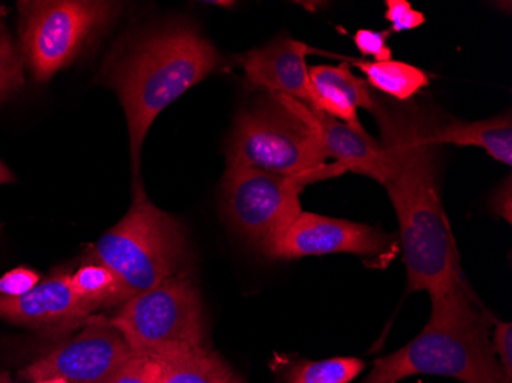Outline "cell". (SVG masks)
<instances>
[{"label":"cell","instance_id":"12","mask_svg":"<svg viewBox=\"0 0 512 383\" xmlns=\"http://www.w3.org/2000/svg\"><path fill=\"white\" fill-rule=\"evenodd\" d=\"M318 53L306 43L278 37L269 45L250 51L243 62L247 82L289 99L313 106L312 85L306 57Z\"/></svg>","mask_w":512,"mask_h":383},{"label":"cell","instance_id":"1","mask_svg":"<svg viewBox=\"0 0 512 383\" xmlns=\"http://www.w3.org/2000/svg\"><path fill=\"white\" fill-rule=\"evenodd\" d=\"M388 158L387 187L399 221L407 292L431 299L428 330L493 321L460 269L459 252L439 190L437 118L411 103L376 97L371 111Z\"/></svg>","mask_w":512,"mask_h":383},{"label":"cell","instance_id":"10","mask_svg":"<svg viewBox=\"0 0 512 383\" xmlns=\"http://www.w3.org/2000/svg\"><path fill=\"white\" fill-rule=\"evenodd\" d=\"M396 247L398 244L394 236L382 232L378 227L302 212L269 247L266 255L272 258L296 259L330 253H352L370 258H385Z\"/></svg>","mask_w":512,"mask_h":383},{"label":"cell","instance_id":"24","mask_svg":"<svg viewBox=\"0 0 512 383\" xmlns=\"http://www.w3.org/2000/svg\"><path fill=\"white\" fill-rule=\"evenodd\" d=\"M390 34V31L359 30L353 40L359 53L373 57V62H387L391 60Z\"/></svg>","mask_w":512,"mask_h":383},{"label":"cell","instance_id":"14","mask_svg":"<svg viewBox=\"0 0 512 383\" xmlns=\"http://www.w3.org/2000/svg\"><path fill=\"white\" fill-rule=\"evenodd\" d=\"M313 92V109L339 122L362 128L358 109L373 111L376 95L365 80L352 73L348 65L313 66L309 69Z\"/></svg>","mask_w":512,"mask_h":383},{"label":"cell","instance_id":"9","mask_svg":"<svg viewBox=\"0 0 512 383\" xmlns=\"http://www.w3.org/2000/svg\"><path fill=\"white\" fill-rule=\"evenodd\" d=\"M135 356L111 319L91 315L76 338L40 357L20 379H63L66 383H106Z\"/></svg>","mask_w":512,"mask_h":383},{"label":"cell","instance_id":"7","mask_svg":"<svg viewBox=\"0 0 512 383\" xmlns=\"http://www.w3.org/2000/svg\"><path fill=\"white\" fill-rule=\"evenodd\" d=\"M119 10V4L92 0L20 4L23 54L34 77L46 82L66 68Z\"/></svg>","mask_w":512,"mask_h":383},{"label":"cell","instance_id":"15","mask_svg":"<svg viewBox=\"0 0 512 383\" xmlns=\"http://www.w3.org/2000/svg\"><path fill=\"white\" fill-rule=\"evenodd\" d=\"M437 145L479 146L499 163L512 164V118L499 115L482 122H437L434 128Z\"/></svg>","mask_w":512,"mask_h":383},{"label":"cell","instance_id":"3","mask_svg":"<svg viewBox=\"0 0 512 383\" xmlns=\"http://www.w3.org/2000/svg\"><path fill=\"white\" fill-rule=\"evenodd\" d=\"M227 164L318 180L347 172L339 164H327L318 135L299 112L298 100L273 94L246 106L235 118Z\"/></svg>","mask_w":512,"mask_h":383},{"label":"cell","instance_id":"2","mask_svg":"<svg viewBox=\"0 0 512 383\" xmlns=\"http://www.w3.org/2000/svg\"><path fill=\"white\" fill-rule=\"evenodd\" d=\"M220 56L209 40L189 25H171L138 40L109 66L108 82L119 94L128 120L134 175L143 141L155 118L184 92L214 73Z\"/></svg>","mask_w":512,"mask_h":383},{"label":"cell","instance_id":"17","mask_svg":"<svg viewBox=\"0 0 512 383\" xmlns=\"http://www.w3.org/2000/svg\"><path fill=\"white\" fill-rule=\"evenodd\" d=\"M353 65L365 76V82L370 88L396 100L399 103L408 102L411 97L430 85V79L422 69L410 63L387 60V62H368V60H353Z\"/></svg>","mask_w":512,"mask_h":383},{"label":"cell","instance_id":"6","mask_svg":"<svg viewBox=\"0 0 512 383\" xmlns=\"http://www.w3.org/2000/svg\"><path fill=\"white\" fill-rule=\"evenodd\" d=\"M490 325L482 321L444 330L424 328L410 344L378 359L362 383H398L417 374L463 383H512L497 361Z\"/></svg>","mask_w":512,"mask_h":383},{"label":"cell","instance_id":"20","mask_svg":"<svg viewBox=\"0 0 512 383\" xmlns=\"http://www.w3.org/2000/svg\"><path fill=\"white\" fill-rule=\"evenodd\" d=\"M23 85L22 59L10 36L0 31V103L7 102Z\"/></svg>","mask_w":512,"mask_h":383},{"label":"cell","instance_id":"21","mask_svg":"<svg viewBox=\"0 0 512 383\" xmlns=\"http://www.w3.org/2000/svg\"><path fill=\"white\" fill-rule=\"evenodd\" d=\"M161 368L155 359L135 354L106 383H160Z\"/></svg>","mask_w":512,"mask_h":383},{"label":"cell","instance_id":"11","mask_svg":"<svg viewBox=\"0 0 512 383\" xmlns=\"http://www.w3.org/2000/svg\"><path fill=\"white\" fill-rule=\"evenodd\" d=\"M92 311L74 292L69 273H57L19 298L0 296V319L48 334L71 333L86 324Z\"/></svg>","mask_w":512,"mask_h":383},{"label":"cell","instance_id":"23","mask_svg":"<svg viewBox=\"0 0 512 383\" xmlns=\"http://www.w3.org/2000/svg\"><path fill=\"white\" fill-rule=\"evenodd\" d=\"M39 282V273L27 267H17L0 278V296L19 298L31 292Z\"/></svg>","mask_w":512,"mask_h":383},{"label":"cell","instance_id":"28","mask_svg":"<svg viewBox=\"0 0 512 383\" xmlns=\"http://www.w3.org/2000/svg\"><path fill=\"white\" fill-rule=\"evenodd\" d=\"M31 383H66L63 379H50V380H39V382Z\"/></svg>","mask_w":512,"mask_h":383},{"label":"cell","instance_id":"8","mask_svg":"<svg viewBox=\"0 0 512 383\" xmlns=\"http://www.w3.org/2000/svg\"><path fill=\"white\" fill-rule=\"evenodd\" d=\"M312 175L272 174L227 164L223 180L224 212L240 235L266 253L287 227L301 215L299 195Z\"/></svg>","mask_w":512,"mask_h":383},{"label":"cell","instance_id":"27","mask_svg":"<svg viewBox=\"0 0 512 383\" xmlns=\"http://www.w3.org/2000/svg\"><path fill=\"white\" fill-rule=\"evenodd\" d=\"M13 181V172L5 166L4 161L0 160V186H2V184L13 183Z\"/></svg>","mask_w":512,"mask_h":383},{"label":"cell","instance_id":"22","mask_svg":"<svg viewBox=\"0 0 512 383\" xmlns=\"http://www.w3.org/2000/svg\"><path fill=\"white\" fill-rule=\"evenodd\" d=\"M385 19L390 22V33H402L421 27L427 17L421 11L414 10L407 0H388Z\"/></svg>","mask_w":512,"mask_h":383},{"label":"cell","instance_id":"25","mask_svg":"<svg viewBox=\"0 0 512 383\" xmlns=\"http://www.w3.org/2000/svg\"><path fill=\"white\" fill-rule=\"evenodd\" d=\"M494 353L503 373L512 382V325L511 322H497L493 331Z\"/></svg>","mask_w":512,"mask_h":383},{"label":"cell","instance_id":"4","mask_svg":"<svg viewBox=\"0 0 512 383\" xmlns=\"http://www.w3.org/2000/svg\"><path fill=\"white\" fill-rule=\"evenodd\" d=\"M186 252L181 224L155 207L140 184L125 217L91 249L96 264L119 279L122 304L183 273Z\"/></svg>","mask_w":512,"mask_h":383},{"label":"cell","instance_id":"19","mask_svg":"<svg viewBox=\"0 0 512 383\" xmlns=\"http://www.w3.org/2000/svg\"><path fill=\"white\" fill-rule=\"evenodd\" d=\"M364 368L365 362L356 357L302 362L293 368L289 383H350Z\"/></svg>","mask_w":512,"mask_h":383},{"label":"cell","instance_id":"26","mask_svg":"<svg viewBox=\"0 0 512 383\" xmlns=\"http://www.w3.org/2000/svg\"><path fill=\"white\" fill-rule=\"evenodd\" d=\"M512 187L511 177L506 178V183L502 184L491 200V209L500 218L506 220V223H512Z\"/></svg>","mask_w":512,"mask_h":383},{"label":"cell","instance_id":"13","mask_svg":"<svg viewBox=\"0 0 512 383\" xmlns=\"http://www.w3.org/2000/svg\"><path fill=\"white\" fill-rule=\"evenodd\" d=\"M298 109L318 135L325 157L333 158L345 171L356 172L384 184L388 175V158L381 141L368 135L364 128L339 122L304 103L298 102Z\"/></svg>","mask_w":512,"mask_h":383},{"label":"cell","instance_id":"18","mask_svg":"<svg viewBox=\"0 0 512 383\" xmlns=\"http://www.w3.org/2000/svg\"><path fill=\"white\" fill-rule=\"evenodd\" d=\"M69 282L77 296L94 310L103 305L122 304L119 279L102 264H86L69 273Z\"/></svg>","mask_w":512,"mask_h":383},{"label":"cell","instance_id":"16","mask_svg":"<svg viewBox=\"0 0 512 383\" xmlns=\"http://www.w3.org/2000/svg\"><path fill=\"white\" fill-rule=\"evenodd\" d=\"M160 383H246L211 348L158 359Z\"/></svg>","mask_w":512,"mask_h":383},{"label":"cell","instance_id":"5","mask_svg":"<svg viewBox=\"0 0 512 383\" xmlns=\"http://www.w3.org/2000/svg\"><path fill=\"white\" fill-rule=\"evenodd\" d=\"M111 321L135 354L155 361L209 347L200 293L184 273L132 296Z\"/></svg>","mask_w":512,"mask_h":383},{"label":"cell","instance_id":"29","mask_svg":"<svg viewBox=\"0 0 512 383\" xmlns=\"http://www.w3.org/2000/svg\"><path fill=\"white\" fill-rule=\"evenodd\" d=\"M209 5H218V7H226V5H234L232 2H209Z\"/></svg>","mask_w":512,"mask_h":383}]
</instances>
